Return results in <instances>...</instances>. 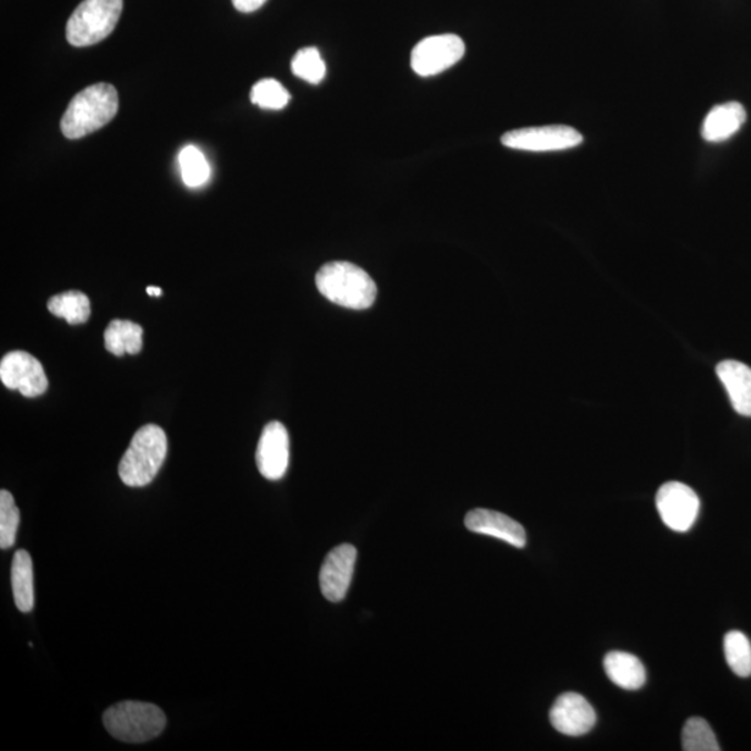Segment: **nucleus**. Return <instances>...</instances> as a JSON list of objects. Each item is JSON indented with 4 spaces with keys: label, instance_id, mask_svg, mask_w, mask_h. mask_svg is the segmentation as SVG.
I'll list each match as a JSON object with an SVG mask.
<instances>
[{
    "label": "nucleus",
    "instance_id": "obj_14",
    "mask_svg": "<svg viewBox=\"0 0 751 751\" xmlns=\"http://www.w3.org/2000/svg\"><path fill=\"white\" fill-rule=\"evenodd\" d=\"M717 374L739 415L751 417V368L738 361H723Z\"/></svg>",
    "mask_w": 751,
    "mask_h": 751
},
{
    "label": "nucleus",
    "instance_id": "obj_9",
    "mask_svg": "<svg viewBox=\"0 0 751 751\" xmlns=\"http://www.w3.org/2000/svg\"><path fill=\"white\" fill-rule=\"evenodd\" d=\"M0 380L8 389L18 390L29 399L46 393L49 384L42 363L24 351H12L3 357Z\"/></svg>",
    "mask_w": 751,
    "mask_h": 751
},
{
    "label": "nucleus",
    "instance_id": "obj_24",
    "mask_svg": "<svg viewBox=\"0 0 751 751\" xmlns=\"http://www.w3.org/2000/svg\"><path fill=\"white\" fill-rule=\"evenodd\" d=\"M20 523L19 508L8 490L0 491V549L8 550L18 539Z\"/></svg>",
    "mask_w": 751,
    "mask_h": 751
},
{
    "label": "nucleus",
    "instance_id": "obj_11",
    "mask_svg": "<svg viewBox=\"0 0 751 751\" xmlns=\"http://www.w3.org/2000/svg\"><path fill=\"white\" fill-rule=\"evenodd\" d=\"M551 725L567 737H582L592 731L598 715L592 704L582 694L563 693L552 704Z\"/></svg>",
    "mask_w": 751,
    "mask_h": 751
},
{
    "label": "nucleus",
    "instance_id": "obj_15",
    "mask_svg": "<svg viewBox=\"0 0 751 751\" xmlns=\"http://www.w3.org/2000/svg\"><path fill=\"white\" fill-rule=\"evenodd\" d=\"M745 119L748 116L742 104L738 102L718 104L707 114L701 134L709 142L725 141L737 134L740 127L745 123Z\"/></svg>",
    "mask_w": 751,
    "mask_h": 751
},
{
    "label": "nucleus",
    "instance_id": "obj_1",
    "mask_svg": "<svg viewBox=\"0 0 751 751\" xmlns=\"http://www.w3.org/2000/svg\"><path fill=\"white\" fill-rule=\"evenodd\" d=\"M119 96L112 84L99 82L86 88L71 99L60 127L70 140L90 136L102 129L118 114Z\"/></svg>",
    "mask_w": 751,
    "mask_h": 751
},
{
    "label": "nucleus",
    "instance_id": "obj_10",
    "mask_svg": "<svg viewBox=\"0 0 751 751\" xmlns=\"http://www.w3.org/2000/svg\"><path fill=\"white\" fill-rule=\"evenodd\" d=\"M357 561V549L351 544L337 545L326 557L320 570V589L331 603L346 599Z\"/></svg>",
    "mask_w": 751,
    "mask_h": 751
},
{
    "label": "nucleus",
    "instance_id": "obj_19",
    "mask_svg": "<svg viewBox=\"0 0 751 751\" xmlns=\"http://www.w3.org/2000/svg\"><path fill=\"white\" fill-rule=\"evenodd\" d=\"M48 309L54 317L63 318L70 324H81L90 319L91 302L84 292L68 291L52 297Z\"/></svg>",
    "mask_w": 751,
    "mask_h": 751
},
{
    "label": "nucleus",
    "instance_id": "obj_5",
    "mask_svg": "<svg viewBox=\"0 0 751 751\" xmlns=\"http://www.w3.org/2000/svg\"><path fill=\"white\" fill-rule=\"evenodd\" d=\"M121 12L123 0H84L71 14L66 38L77 48L96 46L112 34Z\"/></svg>",
    "mask_w": 751,
    "mask_h": 751
},
{
    "label": "nucleus",
    "instance_id": "obj_4",
    "mask_svg": "<svg viewBox=\"0 0 751 751\" xmlns=\"http://www.w3.org/2000/svg\"><path fill=\"white\" fill-rule=\"evenodd\" d=\"M166 715L158 705L142 701H121L103 715V725L113 738L127 743H143L158 738L166 728Z\"/></svg>",
    "mask_w": 751,
    "mask_h": 751
},
{
    "label": "nucleus",
    "instance_id": "obj_23",
    "mask_svg": "<svg viewBox=\"0 0 751 751\" xmlns=\"http://www.w3.org/2000/svg\"><path fill=\"white\" fill-rule=\"evenodd\" d=\"M291 70L298 79L319 84L326 77V63L317 48H303L291 62Z\"/></svg>",
    "mask_w": 751,
    "mask_h": 751
},
{
    "label": "nucleus",
    "instance_id": "obj_6",
    "mask_svg": "<svg viewBox=\"0 0 751 751\" xmlns=\"http://www.w3.org/2000/svg\"><path fill=\"white\" fill-rule=\"evenodd\" d=\"M582 141L581 132L568 126L528 127L501 138L502 146L527 152L563 151L581 146Z\"/></svg>",
    "mask_w": 751,
    "mask_h": 751
},
{
    "label": "nucleus",
    "instance_id": "obj_25",
    "mask_svg": "<svg viewBox=\"0 0 751 751\" xmlns=\"http://www.w3.org/2000/svg\"><path fill=\"white\" fill-rule=\"evenodd\" d=\"M290 99V92L278 80L273 79L258 81L251 91V101L262 109H284Z\"/></svg>",
    "mask_w": 751,
    "mask_h": 751
},
{
    "label": "nucleus",
    "instance_id": "obj_27",
    "mask_svg": "<svg viewBox=\"0 0 751 751\" xmlns=\"http://www.w3.org/2000/svg\"><path fill=\"white\" fill-rule=\"evenodd\" d=\"M147 292H148L149 296H153V297H160V296L163 294L162 289H160V287H157V286H149L148 289H147Z\"/></svg>",
    "mask_w": 751,
    "mask_h": 751
},
{
    "label": "nucleus",
    "instance_id": "obj_12",
    "mask_svg": "<svg viewBox=\"0 0 751 751\" xmlns=\"http://www.w3.org/2000/svg\"><path fill=\"white\" fill-rule=\"evenodd\" d=\"M290 462V438L284 424L270 422L264 427L257 450L259 472L268 480L284 477Z\"/></svg>",
    "mask_w": 751,
    "mask_h": 751
},
{
    "label": "nucleus",
    "instance_id": "obj_8",
    "mask_svg": "<svg viewBox=\"0 0 751 751\" xmlns=\"http://www.w3.org/2000/svg\"><path fill=\"white\" fill-rule=\"evenodd\" d=\"M655 504L665 527L679 533L692 529L700 512L698 494L681 482L662 484L657 493Z\"/></svg>",
    "mask_w": 751,
    "mask_h": 751
},
{
    "label": "nucleus",
    "instance_id": "obj_22",
    "mask_svg": "<svg viewBox=\"0 0 751 751\" xmlns=\"http://www.w3.org/2000/svg\"><path fill=\"white\" fill-rule=\"evenodd\" d=\"M682 749L684 751H720V744L709 722L693 717L684 723L682 731Z\"/></svg>",
    "mask_w": 751,
    "mask_h": 751
},
{
    "label": "nucleus",
    "instance_id": "obj_2",
    "mask_svg": "<svg viewBox=\"0 0 751 751\" xmlns=\"http://www.w3.org/2000/svg\"><path fill=\"white\" fill-rule=\"evenodd\" d=\"M317 287L330 302L357 311L372 307L378 296L373 279L350 262L326 263L317 274Z\"/></svg>",
    "mask_w": 751,
    "mask_h": 751
},
{
    "label": "nucleus",
    "instance_id": "obj_26",
    "mask_svg": "<svg viewBox=\"0 0 751 751\" xmlns=\"http://www.w3.org/2000/svg\"><path fill=\"white\" fill-rule=\"evenodd\" d=\"M268 0H233L234 8L241 13H252L261 9Z\"/></svg>",
    "mask_w": 751,
    "mask_h": 751
},
{
    "label": "nucleus",
    "instance_id": "obj_20",
    "mask_svg": "<svg viewBox=\"0 0 751 751\" xmlns=\"http://www.w3.org/2000/svg\"><path fill=\"white\" fill-rule=\"evenodd\" d=\"M723 651L729 668L740 678L751 675V643L744 633L731 631L723 639Z\"/></svg>",
    "mask_w": 751,
    "mask_h": 751
},
{
    "label": "nucleus",
    "instance_id": "obj_7",
    "mask_svg": "<svg viewBox=\"0 0 751 751\" xmlns=\"http://www.w3.org/2000/svg\"><path fill=\"white\" fill-rule=\"evenodd\" d=\"M465 54V43L455 34H440L424 38L413 48L411 66L421 77L443 73L460 62Z\"/></svg>",
    "mask_w": 751,
    "mask_h": 751
},
{
    "label": "nucleus",
    "instance_id": "obj_21",
    "mask_svg": "<svg viewBox=\"0 0 751 751\" xmlns=\"http://www.w3.org/2000/svg\"><path fill=\"white\" fill-rule=\"evenodd\" d=\"M179 163L181 168L182 181L187 187L198 188L209 180L211 168H209L206 154L194 146H188L180 152Z\"/></svg>",
    "mask_w": 751,
    "mask_h": 751
},
{
    "label": "nucleus",
    "instance_id": "obj_16",
    "mask_svg": "<svg viewBox=\"0 0 751 751\" xmlns=\"http://www.w3.org/2000/svg\"><path fill=\"white\" fill-rule=\"evenodd\" d=\"M604 670L607 677L617 687L625 690H638L644 687L645 668L637 655L625 651H611L605 655Z\"/></svg>",
    "mask_w": 751,
    "mask_h": 751
},
{
    "label": "nucleus",
    "instance_id": "obj_18",
    "mask_svg": "<svg viewBox=\"0 0 751 751\" xmlns=\"http://www.w3.org/2000/svg\"><path fill=\"white\" fill-rule=\"evenodd\" d=\"M142 333L140 324L130 322V320H112L104 330V347L116 357L124 356V353L136 356L142 350Z\"/></svg>",
    "mask_w": 751,
    "mask_h": 751
},
{
    "label": "nucleus",
    "instance_id": "obj_17",
    "mask_svg": "<svg viewBox=\"0 0 751 751\" xmlns=\"http://www.w3.org/2000/svg\"><path fill=\"white\" fill-rule=\"evenodd\" d=\"M12 588L16 607L21 612H30L34 609V570H32L31 555L26 550H19L14 554Z\"/></svg>",
    "mask_w": 751,
    "mask_h": 751
},
{
    "label": "nucleus",
    "instance_id": "obj_3",
    "mask_svg": "<svg viewBox=\"0 0 751 751\" xmlns=\"http://www.w3.org/2000/svg\"><path fill=\"white\" fill-rule=\"evenodd\" d=\"M166 455H168V438L162 428L147 424L137 430L120 461L121 482L130 488L148 485L157 478Z\"/></svg>",
    "mask_w": 751,
    "mask_h": 751
},
{
    "label": "nucleus",
    "instance_id": "obj_13",
    "mask_svg": "<svg viewBox=\"0 0 751 751\" xmlns=\"http://www.w3.org/2000/svg\"><path fill=\"white\" fill-rule=\"evenodd\" d=\"M465 527L471 532L491 535L517 549H523L527 544V532L522 524L501 512L483 510V508L468 512Z\"/></svg>",
    "mask_w": 751,
    "mask_h": 751
}]
</instances>
